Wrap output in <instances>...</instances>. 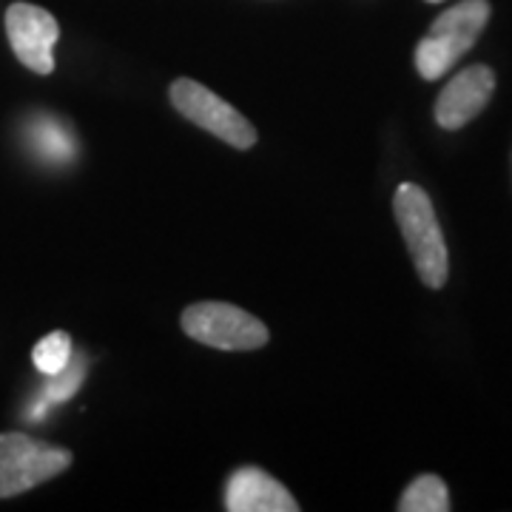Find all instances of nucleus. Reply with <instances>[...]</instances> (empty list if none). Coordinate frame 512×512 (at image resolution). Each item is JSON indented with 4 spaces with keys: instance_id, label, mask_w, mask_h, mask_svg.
I'll return each instance as SVG.
<instances>
[{
    "instance_id": "39448f33",
    "label": "nucleus",
    "mask_w": 512,
    "mask_h": 512,
    "mask_svg": "<svg viewBox=\"0 0 512 512\" xmlns=\"http://www.w3.org/2000/svg\"><path fill=\"white\" fill-rule=\"evenodd\" d=\"M168 97L188 123L214 134L222 143L239 148V151L256 143V128L231 103H225L220 94L205 89L197 80H188V77L174 80L168 89Z\"/></svg>"
},
{
    "instance_id": "f257e3e1",
    "label": "nucleus",
    "mask_w": 512,
    "mask_h": 512,
    "mask_svg": "<svg viewBox=\"0 0 512 512\" xmlns=\"http://www.w3.org/2000/svg\"><path fill=\"white\" fill-rule=\"evenodd\" d=\"M393 214L421 282L433 291L444 288L450 276V256L430 194L416 183H402L393 194Z\"/></svg>"
},
{
    "instance_id": "20e7f679",
    "label": "nucleus",
    "mask_w": 512,
    "mask_h": 512,
    "mask_svg": "<svg viewBox=\"0 0 512 512\" xmlns=\"http://www.w3.org/2000/svg\"><path fill=\"white\" fill-rule=\"evenodd\" d=\"M185 336L217 350H259L268 345V328L254 313L228 302H197L183 311Z\"/></svg>"
},
{
    "instance_id": "7ed1b4c3",
    "label": "nucleus",
    "mask_w": 512,
    "mask_h": 512,
    "mask_svg": "<svg viewBox=\"0 0 512 512\" xmlns=\"http://www.w3.org/2000/svg\"><path fill=\"white\" fill-rule=\"evenodd\" d=\"M74 456L29 433H0V498H15L72 467Z\"/></svg>"
},
{
    "instance_id": "0eeeda50",
    "label": "nucleus",
    "mask_w": 512,
    "mask_h": 512,
    "mask_svg": "<svg viewBox=\"0 0 512 512\" xmlns=\"http://www.w3.org/2000/svg\"><path fill=\"white\" fill-rule=\"evenodd\" d=\"M495 92V72L490 66H467L444 86L436 100V123L444 131H458L473 123L490 106Z\"/></svg>"
},
{
    "instance_id": "f8f14e48",
    "label": "nucleus",
    "mask_w": 512,
    "mask_h": 512,
    "mask_svg": "<svg viewBox=\"0 0 512 512\" xmlns=\"http://www.w3.org/2000/svg\"><path fill=\"white\" fill-rule=\"evenodd\" d=\"M86 359L83 356H72V362L63 367L55 376H46V390H43V404H60L69 402L74 393L80 390V384L86 379Z\"/></svg>"
},
{
    "instance_id": "ddd939ff",
    "label": "nucleus",
    "mask_w": 512,
    "mask_h": 512,
    "mask_svg": "<svg viewBox=\"0 0 512 512\" xmlns=\"http://www.w3.org/2000/svg\"><path fill=\"white\" fill-rule=\"evenodd\" d=\"M427 3H441V0H427Z\"/></svg>"
},
{
    "instance_id": "9b49d317",
    "label": "nucleus",
    "mask_w": 512,
    "mask_h": 512,
    "mask_svg": "<svg viewBox=\"0 0 512 512\" xmlns=\"http://www.w3.org/2000/svg\"><path fill=\"white\" fill-rule=\"evenodd\" d=\"M72 356V336H69L66 330H52V333H46V336L35 345V350H32V362H35V367L43 376H55V373H60L63 367L72 362Z\"/></svg>"
},
{
    "instance_id": "9d476101",
    "label": "nucleus",
    "mask_w": 512,
    "mask_h": 512,
    "mask_svg": "<svg viewBox=\"0 0 512 512\" xmlns=\"http://www.w3.org/2000/svg\"><path fill=\"white\" fill-rule=\"evenodd\" d=\"M450 493L439 476H419L407 484L399 498V512H447Z\"/></svg>"
},
{
    "instance_id": "1a4fd4ad",
    "label": "nucleus",
    "mask_w": 512,
    "mask_h": 512,
    "mask_svg": "<svg viewBox=\"0 0 512 512\" xmlns=\"http://www.w3.org/2000/svg\"><path fill=\"white\" fill-rule=\"evenodd\" d=\"M29 137H32L37 154L46 157L49 163H72V157L77 154L72 131L55 117H37L29 126Z\"/></svg>"
},
{
    "instance_id": "423d86ee",
    "label": "nucleus",
    "mask_w": 512,
    "mask_h": 512,
    "mask_svg": "<svg viewBox=\"0 0 512 512\" xmlns=\"http://www.w3.org/2000/svg\"><path fill=\"white\" fill-rule=\"evenodd\" d=\"M6 37L20 63L35 74L55 72V43L60 26L52 12L35 3H12L6 9Z\"/></svg>"
},
{
    "instance_id": "f03ea898",
    "label": "nucleus",
    "mask_w": 512,
    "mask_h": 512,
    "mask_svg": "<svg viewBox=\"0 0 512 512\" xmlns=\"http://www.w3.org/2000/svg\"><path fill=\"white\" fill-rule=\"evenodd\" d=\"M490 3L487 0H461L456 6L444 9L433 20L430 32L416 46V72L424 80H439L467 55L476 40L490 23Z\"/></svg>"
},
{
    "instance_id": "6e6552de",
    "label": "nucleus",
    "mask_w": 512,
    "mask_h": 512,
    "mask_svg": "<svg viewBox=\"0 0 512 512\" xmlns=\"http://www.w3.org/2000/svg\"><path fill=\"white\" fill-rule=\"evenodd\" d=\"M228 512H296L299 504L279 478L268 476L259 467H239L225 487Z\"/></svg>"
}]
</instances>
